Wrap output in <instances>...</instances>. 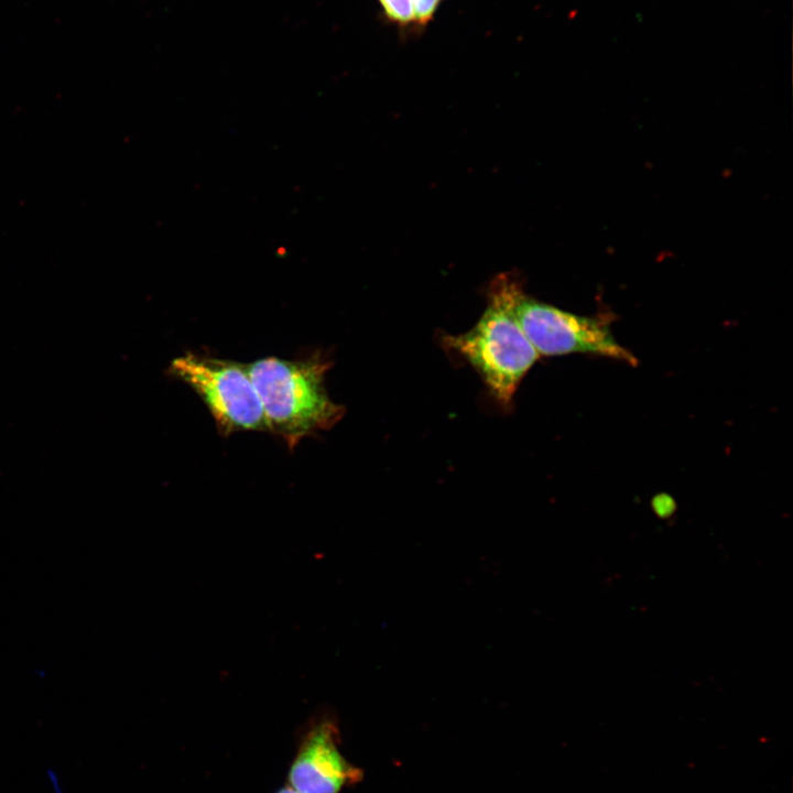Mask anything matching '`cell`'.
Wrapping results in <instances>:
<instances>
[{"label":"cell","mask_w":793,"mask_h":793,"mask_svg":"<svg viewBox=\"0 0 793 793\" xmlns=\"http://www.w3.org/2000/svg\"><path fill=\"white\" fill-rule=\"evenodd\" d=\"M522 292L511 274L498 275L490 283L487 306L476 325L466 333L442 337L443 347L472 367L502 408L511 406L522 379L540 358L515 316Z\"/></svg>","instance_id":"2"},{"label":"cell","mask_w":793,"mask_h":793,"mask_svg":"<svg viewBox=\"0 0 793 793\" xmlns=\"http://www.w3.org/2000/svg\"><path fill=\"white\" fill-rule=\"evenodd\" d=\"M517 319L540 356L595 354L631 365L636 357L617 343L608 316H580L521 293Z\"/></svg>","instance_id":"4"},{"label":"cell","mask_w":793,"mask_h":793,"mask_svg":"<svg viewBox=\"0 0 793 793\" xmlns=\"http://www.w3.org/2000/svg\"><path fill=\"white\" fill-rule=\"evenodd\" d=\"M336 715L326 707L315 711L297 730L296 752L287 771V785L298 793H340L362 779L339 749Z\"/></svg>","instance_id":"5"},{"label":"cell","mask_w":793,"mask_h":793,"mask_svg":"<svg viewBox=\"0 0 793 793\" xmlns=\"http://www.w3.org/2000/svg\"><path fill=\"white\" fill-rule=\"evenodd\" d=\"M275 793H298V792L286 784L283 787H281L280 790H278Z\"/></svg>","instance_id":"8"},{"label":"cell","mask_w":793,"mask_h":793,"mask_svg":"<svg viewBox=\"0 0 793 793\" xmlns=\"http://www.w3.org/2000/svg\"><path fill=\"white\" fill-rule=\"evenodd\" d=\"M379 6V17L397 29L400 36L408 39L417 35L416 15L413 0H376Z\"/></svg>","instance_id":"6"},{"label":"cell","mask_w":793,"mask_h":793,"mask_svg":"<svg viewBox=\"0 0 793 793\" xmlns=\"http://www.w3.org/2000/svg\"><path fill=\"white\" fill-rule=\"evenodd\" d=\"M333 361L321 350L293 359L274 356L248 363L261 401L269 433L282 438L290 450L300 442L336 425L345 408L326 389Z\"/></svg>","instance_id":"1"},{"label":"cell","mask_w":793,"mask_h":793,"mask_svg":"<svg viewBox=\"0 0 793 793\" xmlns=\"http://www.w3.org/2000/svg\"><path fill=\"white\" fill-rule=\"evenodd\" d=\"M167 373L196 393L213 416L220 435L269 433L248 363L185 352L171 361Z\"/></svg>","instance_id":"3"},{"label":"cell","mask_w":793,"mask_h":793,"mask_svg":"<svg viewBox=\"0 0 793 793\" xmlns=\"http://www.w3.org/2000/svg\"><path fill=\"white\" fill-rule=\"evenodd\" d=\"M444 1L445 0H413L417 35H422L430 26Z\"/></svg>","instance_id":"7"}]
</instances>
